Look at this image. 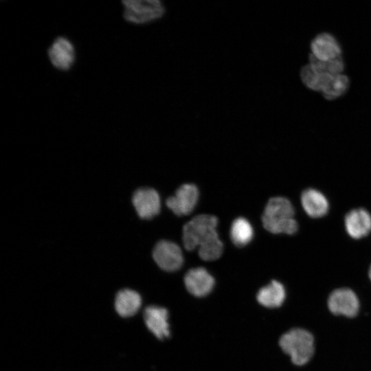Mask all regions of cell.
<instances>
[{
	"label": "cell",
	"mask_w": 371,
	"mask_h": 371,
	"mask_svg": "<svg viewBox=\"0 0 371 371\" xmlns=\"http://www.w3.org/2000/svg\"><path fill=\"white\" fill-rule=\"evenodd\" d=\"M262 222L264 227L274 234L292 235L298 229L293 206L283 196L272 197L269 200L262 216Z\"/></svg>",
	"instance_id": "cell-1"
},
{
	"label": "cell",
	"mask_w": 371,
	"mask_h": 371,
	"mask_svg": "<svg viewBox=\"0 0 371 371\" xmlns=\"http://www.w3.org/2000/svg\"><path fill=\"white\" fill-rule=\"evenodd\" d=\"M122 16L133 25L149 24L161 19L166 14L167 9L161 0H124Z\"/></svg>",
	"instance_id": "cell-2"
},
{
	"label": "cell",
	"mask_w": 371,
	"mask_h": 371,
	"mask_svg": "<svg viewBox=\"0 0 371 371\" xmlns=\"http://www.w3.org/2000/svg\"><path fill=\"white\" fill-rule=\"evenodd\" d=\"M283 352L297 366L308 363L314 353V338L308 330L293 328L283 334L279 341Z\"/></svg>",
	"instance_id": "cell-3"
},
{
	"label": "cell",
	"mask_w": 371,
	"mask_h": 371,
	"mask_svg": "<svg viewBox=\"0 0 371 371\" xmlns=\"http://www.w3.org/2000/svg\"><path fill=\"white\" fill-rule=\"evenodd\" d=\"M218 219L210 214H200L188 221L183 227V243L189 251L218 236L216 232Z\"/></svg>",
	"instance_id": "cell-4"
},
{
	"label": "cell",
	"mask_w": 371,
	"mask_h": 371,
	"mask_svg": "<svg viewBox=\"0 0 371 371\" xmlns=\"http://www.w3.org/2000/svg\"><path fill=\"white\" fill-rule=\"evenodd\" d=\"M47 55L50 64L60 71H69L76 60L75 45L65 36H58L52 41Z\"/></svg>",
	"instance_id": "cell-5"
},
{
	"label": "cell",
	"mask_w": 371,
	"mask_h": 371,
	"mask_svg": "<svg viewBox=\"0 0 371 371\" xmlns=\"http://www.w3.org/2000/svg\"><path fill=\"white\" fill-rule=\"evenodd\" d=\"M327 304L334 315H341L348 317L357 315L359 309V302L355 293L348 288H339L332 291L328 298Z\"/></svg>",
	"instance_id": "cell-6"
},
{
	"label": "cell",
	"mask_w": 371,
	"mask_h": 371,
	"mask_svg": "<svg viewBox=\"0 0 371 371\" xmlns=\"http://www.w3.org/2000/svg\"><path fill=\"white\" fill-rule=\"evenodd\" d=\"M153 257L157 265L166 271L178 270L183 262L179 246L169 240L158 242L154 247Z\"/></svg>",
	"instance_id": "cell-7"
},
{
	"label": "cell",
	"mask_w": 371,
	"mask_h": 371,
	"mask_svg": "<svg viewBox=\"0 0 371 371\" xmlns=\"http://www.w3.org/2000/svg\"><path fill=\"white\" fill-rule=\"evenodd\" d=\"M199 199V190L192 183L180 186L174 196L166 200V205L178 216L188 215L194 209Z\"/></svg>",
	"instance_id": "cell-8"
},
{
	"label": "cell",
	"mask_w": 371,
	"mask_h": 371,
	"mask_svg": "<svg viewBox=\"0 0 371 371\" xmlns=\"http://www.w3.org/2000/svg\"><path fill=\"white\" fill-rule=\"evenodd\" d=\"M133 204L139 217L150 219L159 214L161 207L157 192L149 188L136 190L132 198Z\"/></svg>",
	"instance_id": "cell-9"
},
{
	"label": "cell",
	"mask_w": 371,
	"mask_h": 371,
	"mask_svg": "<svg viewBox=\"0 0 371 371\" xmlns=\"http://www.w3.org/2000/svg\"><path fill=\"white\" fill-rule=\"evenodd\" d=\"M344 227L350 237L361 239L371 232V214L363 207L352 209L344 217Z\"/></svg>",
	"instance_id": "cell-10"
},
{
	"label": "cell",
	"mask_w": 371,
	"mask_h": 371,
	"mask_svg": "<svg viewBox=\"0 0 371 371\" xmlns=\"http://www.w3.org/2000/svg\"><path fill=\"white\" fill-rule=\"evenodd\" d=\"M311 55L315 58L331 60L341 58V46L332 34L326 32L317 34L311 43Z\"/></svg>",
	"instance_id": "cell-11"
},
{
	"label": "cell",
	"mask_w": 371,
	"mask_h": 371,
	"mask_svg": "<svg viewBox=\"0 0 371 371\" xmlns=\"http://www.w3.org/2000/svg\"><path fill=\"white\" fill-rule=\"evenodd\" d=\"M214 282L212 275L203 267L190 269L184 277L187 290L196 297H203L210 293Z\"/></svg>",
	"instance_id": "cell-12"
},
{
	"label": "cell",
	"mask_w": 371,
	"mask_h": 371,
	"mask_svg": "<svg viewBox=\"0 0 371 371\" xmlns=\"http://www.w3.org/2000/svg\"><path fill=\"white\" fill-rule=\"evenodd\" d=\"M144 319L147 328L156 337L163 339L169 337L168 312L166 308L157 306H148L144 310Z\"/></svg>",
	"instance_id": "cell-13"
},
{
	"label": "cell",
	"mask_w": 371,
	"mask_h": 371,
	"mask_svg": "<svg viewBox=\"0 0 371 371\" xmlns=\"http://www.w3.org/2000/svg\"><path fill=\"white\" fill-rule=\"evenodd\" d=\"M300 202L304 211L313 218L324 216L329 210V202L326 196L315 188L304 190L301 194Z\"/></svg>",
	"instance_id": "cell-14"
},
{
	"label": "cell",
	"mask_w": 371,
	"mask_h": 371,
	"mask_svg": "<svg viewBox=\"0 0 371 371\" xmlns=\"http://www.w3.org/2000/svg\"><path fill=\"white\" fill-rule=\"evenodd\" d=\"M141 304V296L137 292L131 289L121 290L115 297V310L120 316L124 317L135 315L139 309Z\"/></svg>",
	"instance_id": "cell-15"
},
{
	"label": "cell",
	"mask_w": 371,
	"mask_h": 371,
	"mask_svg": "<svg viewBox=\"0 0 371 371\" xmlns=\"http://www.w3.org/2000/svg\"><path fill=\"white\" fill-rule=\"evenodd\" d=\"M286 297V291L282 283L272 280L261 288L257 293V300L263 306L276 308L280 306Z\"/></svg>",
	"instance_id": "cell-16"
},
{
	"label": "cell",
	"mask_w": 371,
	"mask_h": 371,
	"mask_svg": "<svg viewBox=\"0 0 371 371\" xmlns=\"http://www.w3.org/2000/svg\"><path fill=\"white\" fill-rule=\"evenodd\" d=\"M253 236V227L246 218L239 217L233 221L230 229V237L236 246L243 247L247 245Z\"/></svg>",
	"instance_id": "cell-17"
},
{
	"label": "cell",
	"mask_w": 371,
	"mask_h": 371,
	"mask_svg": "<svg viewBox=\"0 0 371 371\" xmlns=\"http://www.w3.org/2000/svg\"><path fill=\"white\" fill-rule=\"evenodd\" d=\"M330 75L332 74L317 71L309 63L304 66L300 71L302 82L308 89L319 92L322 91Z\"/></svg>",
	"instance_id": "cell-18"
},
{
	"label": "cell",
	"mask_w": 371,
	"mask_h": 371,
	"mask_svg": "<svg viewBox=\"0 0 371 371\" xmlns=\"http://www.w3.org/2000/svg\"><path fill=\"white\" fill-rule=\"evenodd\" d=\"M349 84V79L346 75H332L322 93L326 99H336L347 91Z\"/></svg>",
	"instance_id": "cell-19"
},
{
	"label": "cell",
	"mask_w": 371,
	"mask_h": 371,
	"mask_svg": "<svg viewBox=\"0 0 371 371\" xmlns=\"http://www.w3.org/2000/svg\"><path fill=\"white\" fill-rule=\"evenodd\" d=\"M309 64L319 71L330 74H341L344 69V63L341 58L323 61L309 56Z\"/></svg>",
	"instance_id": "cell-20"
},
{
	"label": "cell",
	"mask_w": 371,
	"mask_h": 371,
	"mask_svg": "<svg viewBox=\"0 0 371 371\" xmlns=\"http://www.w3.org/2000/svg\"><path fill=\"white\" fill-rule=\"evenodd\" d=\"M223 251V243L217 236L199 247V255L204 260H214L221 256Z\"/></svg>",
	"instance_id": "cell-21"
},
{
	"label": "cell",
	"mask_w": 371,
	"mask_h": 371,
	"mask_svg": "<svg viewBox=\"0 0 371 371\" xmlns=\"http://www.w3.org/2000/svg\"><path fill=\"white\" fill-rule=\"evenodd\" d=\"M368 276H369V278L371 281V265L370 266V268H369V271H368Z\"/></svg>",
	"instance_id": "cell-22"
}]
</instances>
